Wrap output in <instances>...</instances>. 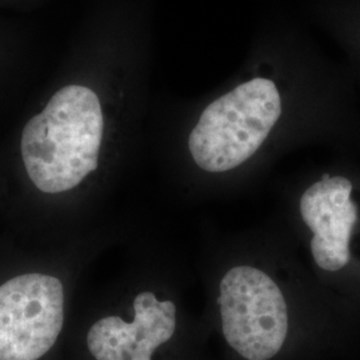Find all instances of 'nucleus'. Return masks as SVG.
I'll use <instances>...</instances> for the list:
<instances>
[{
	"label": "nucleus",
	"instance_id": "f257e3e1",
	"mask_svg": "<svg viewBox=\"0 0 360 360\" xmlns=\"http://www.w3.org/2000/svg\"><path fill=\"white\" fill-rule=\"evenodd\" d=\"M103 132L98 95L86 86H65L23 129L28 178L44 193L75 188L98 168Z\"/></svg>",
	"mask_w": 360,
	"mask_h": 360
},
{
	"label": "nucleus",
	"instance_id": "f03ea898",
	"mask_svg": "<svg viewBox=\"0 0 360 360\" xmlns=\"http://www.w3.org/2000/svg\"><path fill=\"white\" fill-rule=\"evenodd\" d=\"M282 114L275 83L257 77L207 105L188 138L193 162L207 172L245 163L267 139Z\"/></svg>",
	"mask_w": 360,
	"mask_h": 360
},
{
	"label": "nucleus",
	"instance_id": "7ed1b4c3",
	"mask_svg": "<svg viewBox=\"0 0 360 360\" xmlns=\"http://www.w3.org/2000/svg\"><path fill=\"white\" fill-rule=\"evenodd\" d=\"M219 307L227 343L247 360H269L288 331L283 294L267 274L248 266L233 267L220 282Z\"/></svg>",
	"mask_w": 360,
	"mask_h": 360
},
{
	"label": "nucleus",
	"instance_id": "20e7f679",
	"mask_svg": "<svg viewBox=\"0 0 360 360\" xmlns=\"http://www.w3.org/2000/svg\"><path fill=\"white\" fill-rule=\"evenodd\" d=\"M65 323V288L46 274H25L0 285V360H38Z\"/></svg>",
	"mask_w": 360,
	"mask_h": 360
},
{
	"label": "nucleus",
	"instance_id": "39448f33",
	"mask_svg": "<svg viewBox=\"0 0 360 360\" xmlns=\"http://www.w3.org/2000/svg\"><path fill=\"white\" fill-rule=\"evenodd\" d=\"M135 316L126 322L105 316L92 324L87 346L96 360H153L156 348L167 343L176 330V307L143 291L134 300Z\"/></svg>",
	"mask_w": 360,
	"mask_h": 360
},
{
	"label": "nucleus",
	"instance_id": "423d86ee",
	"mask_svg": "<svg viewBox=\"0 0 360 360\" xmlns=\"http://www.w3.org/2000/svg\"><path fill=\"white\" fill-rule=\"evenodd\" d=\"M351 193L349 180L333 176L312 184L300 199V215L314 233L312 257L322 270H340L351 259V232L358 220Z\"/></svg>",
	"mask_w": 360,
	"mask_h": 360
}]
</instances>
